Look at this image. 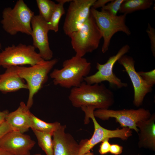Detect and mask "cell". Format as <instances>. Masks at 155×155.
I'll return each mask as SVG.
<instances>
[{"instance_id":"20","label":"cell","mask_w":155,"mask_h":155,"mask_svg":"<svg viewBox=\"0 0 155 155\" xmlns=\"http://www.w3.org/2000/svg\"><path fill=\"white\" fill-rule=\"evenodd\" d=\"M58 2L49 21L47 22L49 30L55 32L59 30V24L62 16L65 13L64 4L71 0H57Z\"/></svg>"},{"instance_id":"31","label":"cell","mask_w":155,"mask_h":155,"mask_svg":"<svg viewBox=\"0 0 155 155\" xmlns=\"http://www.w3.org/2000/svg\"><path fill=\"white\" fill-rule=\"evenodd\" d=\"M9 113V112L7 110L2 111L0 110V125L5 121L6 117Z\"/></svg>"},{"instance_id":"14","label":"cell","mask_w":155,"mask_h":155,"mask_svg":"<svg viewBox=\"0 0 155 155\" xmlns=\"http://www.w3.org/2000/svg\"><path fill=\"white\" fill-rule=\"evenodd\" d=\"M35 144L29 135L13 131L0 140V148L13 155H30Z\"/></svg>"},{"instance_id":"17","label":"cell","mask_w":155,"mask_h":155,"mask_svg":"<svg viewBox=\"0 0 155 155\" xmlns=\"http://www.w3.org/2000/svg\"><path fill=\"white\" fill-rule=\"evenodd\" d=\"M137 125L139 131L138 145L140 148L155 151V114L148 119L138 122Z\"/></svg>"},{"instance_id":"5","label":"cell","mask_w":155,"mask_h":155,"mask_svg":"<svg viewBox=\"0 0 155 155\" xmlns=\"http://www.w3.org/2000/svg\"><path fill=\"white\" fill-rule=\"evenodd\" d=\"M81 108L85 113V124H88L90 121L89 119H91L93 123L94 130L90 138L82 140L80 143L78 155H83L90 151L95 145L106 139L119 138L126 140L132 135L131 129L127 127L110 130L103 127L98 123L94 116L93 112L95 110L94 108L83 107Z\"/></svg>"},{"instance_id":"10","label":"cell","mask_w":155,"mask_h":155,"mask_svg":"<svg viewBox=\"0 0 155 155\" xmlns=\"http://www.w3.org/2000/svg\"><path fill=\"white\" fill-rule=\"evenodd\" d=\"M130 49L128 44L121 47L115 55L110 57L106 63L101 64L97 63L96 68L98 71L95 73L86 77L84 81L88 84H100L106 81L112 86L118 88L127 86V83L122 82L113 72V68L116 62L121 57L128 53Z\"/></svg>"},{"instance_id":"22","label":"cell","mask_w":155,"mask_h":155,"mask_svg":"<svg viewBox=\"0 0 155 155\" xmlns=\"http://www.w3.org/2000/svg\"><path fill=\"white\" fill-rule=\"evenodd\" d=\"M39 147L46 155H53V147L51 133L32 130Z\"/></svg>"},{"instance_id":"7","label":"cell","mask_w":155,"mask_h":155,"mask_svg":"<svg viewBox=\"0 0 155 155\" xmlns=\"http://www.w3.org/2000/svg\"><path fill=\"white\" fill-rule=\"evenodd\" d=\"M90 11L102 34L103 39L102 53L108 51L111 39L116 33L122 32L128 36L131 34L129 29L125 24L127 14L114 16L106 11H99L92 7Z\"/></svg>"},{"instance_id":"33","label":"cell","mask_w":155,"mask_h":155,"mask_svg":"<svg viewBox=\"0 0 155 155\" xmlns=\"http://www.w3.org/2000/svg\"><path fill=\"white\" fill-rule=\"evenodd\" d=\"M83 155H94V154L93 152L89 151L85 153Z\"/></svg>"},{"instance_id":"36","label":"cell","mask_w":155,"mask_h":155,"mask_svg":"<svg viewBox=\"0 0 155 155\" xmlns=\"http://www.w3.org/2000/svg\"><path fill=\"white\" fill-rule=\"evenodd\" d=\"M142 155L138 154V155Z\"/></svg>"},{"instance_id":"6","label":"cell","mask_w":155,"mask_h":155,"mask_svg":"<svg viewBox=\"0 0 155 155\" xmlns=\"http://www.w3.org/2000/svg\"><path fill=\"white\" fill-rule=\"evenodd\" d=\"M68 36L75 55L81 57L96 49L102 38L101 32L91 13L82 26Z\"/></svg>"},{"instance_id":"24","label":"cell","mask_w":155,"mask_h":155,"mask_svg":"<svg viewBox=\"0 0 155 155\" xmlns=\"http://www.w3.org/2000/svg\"><path fill=\"white\" fill-rule=\"evenodd\" d=\"M125 0H112L101 8V10L106 11L113 16H117L121 4Z\"/></svg>"},{"instance_id":"35","label":"cell","mask_w":155,"mask_h":155,"mask_svg":"<svg viewBox=\"0 0 155 155\" xmlns=\"http://www.w3.org/2000/svg\"><path fill=\"white\" fill-rule=\"evenodd\" d=\"M2 47V44L1 42H0V49H1Z\"/></svg>"},{"instance_id":"9","label":"cell","mask_w":155,"mask_h":155,"mask_svg":"<svg viewBox=\"0 0 155 155\" xmlns=\"http://www.w3.org/2000/svg\"><path fill=\"white\" fill-rule=\"evenodd\" d=\"M93 114L95 118L102 120L114 118L122 128L127 127L133 129L137 133L139 130L137 127V123L138 122L148 119L152 115L150 110L143 108L137 109L119 110L98 109L94 111Z\"/></svg>"},{"instance_id":"8","label":"cell","mask_w":155,"mask_h":155,"mask_svg":"<svg viewBox=\"0 0 155 155\" xmlns=\"http://www.w3.org/2000/svg\"><path fill=\"white\" fill-rule=\"evenodd\" d=\"M44 61L32 45L12 44L5 47L0 53V67L5 69L26 65L33 66Z\"/></svg>"},{"instance_id":"1","label":"cell","mask_w":155,"mask_h":155,"mask_svg":"<svg viewBox=\"0 0 155 155\" xmlns=\"http://www.w3.org/2000/svg\"><path fill=\"white\" fill-rule=\"evenodd\" d=\"M68 98L72 105L77 108L107 109L115 102L113 92L103 84H90L84 81L79 86L71 88Z\"/></svg>"},{"instance_id":"21","label":"cell","mask_w":155,"mask_h":155,"mask_svg":"<svg viewBox=\"0 0 155 155\" xmlns=\"http://www.w3.org/2000/svg\"><path fill=\"white\" fill-rule=\"evenodd\" d=\"M59 122L48 123L38 118L33 114L31 115L30 128L32 130L49 133H53L61 125Z\"/></svg>"},{"instance_id":"26","label":"cell","mask_w":155,"mask_h":155,"mask_svg":"<svg viewBox=\"0 0 155 155\" xmlns=\"http://www.w3.org/2000/svg\"><path fill=\"white\" fill-rule=\"evenodd\" d=\"M148 36L150 40L151 49L153 56L155 57V29L152 27L149 23L148 24V28L146 30Z\"/></svg>"},{"instance_id":"2","label":"cell","mask_w":155,"mask_h":155,"mask_svg":"<svg viewBox=\"0 0 155 155\" xmlns=\"http://www.w3.org/2000/svg\"><path fill=\"white\" fill-rule=\"evenodd\" d=\"M91 69V63L83 57L75 55L65 60L61 69H54L50 73L55 85L69 89L77 87L84 81Z\"/></svg>"},{"instance_id":"32","label":"cell","mask_w":155,"mask_h":155,"mask_svg":"<svg viewBox=\"0 0 155 155\" xmlns=\"http://www.w3.org/2000/svg\"><path fill=\"white\" fill-rule=\"evenodd\" d=\"M0 155H13L0 148Z\"/></svg>"},{"instance_id":"16","label":"cell","mask_w":155,"mask_h":155,"mask_svg":"<svg viewBox=\"0 0 155 155\" xmlns=\"http://www.w3.org/2000/svg\"><path fill=\"white\" fill-rule=\"evenodd\" d=\"M31 114L26 104L21 102L17 109L9 112L5 121L12 131L24 133L30 128Z\"/></svg>"},{"instance_id":"23","label":"cell","mask_w":155,"mask_h":155,"mask_svg":"<svg viewBox=\"0 0 155 155\" xmlns=\"http://www.w3.org/2000/svg\"><path fill=\"white\" fill-rule=\"evenodd\" d=\"M39 14L47 22L50 20L57 3L50 0H36Z\"/></svg>"},{"instance_id":"27","label":"cell","mask_w":155,"mask_h":155,"mask_svg":"<svg viewBox=\"0 0 155 155\" xmlns=\"http://www.w3.org/2000/svg\"><path fill=\"white\" fill-rule=\"evenodd\" d=\"M109 140V139H106L101 142L98 150L100 154L104 155L109 152L111 144Z\"/></svg>"},{"instance_id":"19","label":"cell","mask_w":155,"mask_h":155,"mask_svg":"<svg viewBox=\"0 0 155 155\" xmlns=\"http://www.w3.org/2000/svg\"><path fill=\"white\" fill-rule=\"evenodd\" d=\"M152 0H125L119 12L127 14L135 11L150 8L153 3Z\"/></svg>"},{"instance_id":"25","label":"cell","mask_w":155,"mask_h":155,"mask_svg":"<svg viewBox=\"0 0 155 155\" xmlns=\"http://www.w3.org/2000/svg\"><path fill=\"white\" fill-rule=\"evenodd\" d=\"M143 80L149 86L152 87L155 84V70L149 71L137 72Z\"/></svg>"},{"instance_id":"13","label":"cell","mask_w":155,"mask_h":155,"mask_svg":"<svg viewBox=\"0 0 155 155\" xmlns=\"http://www.w3.org/2000/svg\"><path fill=\"white\" fill-rule=\"evenodd\" d=\"M33 46L38 49L39 53L45 61L52 59L53 53L49 41L47 22L38 15H34L31 21Z\"/></svg>"},{"instance_id":"15","label":"cell","mask_w":155,"mask_h":155,"mask_svg":"<svg viewBox=\"0 0 155 155\" xmlns=\"http://www.w3.org/2000/svg\"><path fill=\"white\" fill-rule=\"evenodd\" d=\"M66 126L61 125L53 133V155H78L80 145L70 134L66 133Z\"/></svg>"},{"instance_id":"12","label":"cell","mask_w":155,"mask_h":155,"mask_svg":"<svg viewBox=\"0 0 155 155\" xmlns=\"http://www.w3.org/2000/svg\"><path fill=\"white\" fill-rule=\"evenodd\" d=\"M117 61L123 67L130 78L134 91L133 103L139 107L142 105L146 94L152 91V87L148 85L136 71L135 61L132 57L125 55Z\"/></svg>"},{"instance_id":"3","label":"cell","mask_w":155,"mask_h":155,"mask_svg":"<svg viewBox=\"0 0 155 155\" xmlns=\"http://www.w3.org/2000/svg\"><path fill=\"white\" fill-rule=\"evenodd\" d=\"M58 62L57 59H54L29 67L11 66L18 75L26 82L29 94L26 104L29 108L33 104L34 95L47 82L49 72Z\"/></svg>"},{"instance_id":"4","label":"cell","mask_w":155,"mask_h":155,"mask_svg":"<svg viewBox=\"0 0 155 155\" xmlns=\"http://www.w3.org/2000/svg\"><path fill=\"white\" fill-rule=\"evenodd\" d=\"M34 14L23 0H19L13 8L3 9L0 22L4 30L10 35L20 32L31 36V21Z\"/></svg>"},{"instance_id":"30","label":"cell","mask_w":155,"mask_h":155,"mask_svg":"<svg viewBox=\"0 0 155 155\" xmlns=\"http://www.w3.org/2000/svg\"><path fill=\"white\" fill-rule=\"evenodd\" d=\"M112 0H96L93 4L92 7L96 9L98 8L101 7L102 8L108 3L111 2Z\"/></svg>"},{"instance_id":"34","label":"cell","mask_w":155,"mask_h":155,"mask_svg":"<svg viewBox=\"0 0 155 155\" xmlns=\"http://www.w3.org/2000/svg\"><path fill=\"white\" fill-rule=\"evenodd\" d=\"M33 155H41V154L40 153H37V154H35Z\"/></svg>"},{"instance_id":"18","label":"cell","mask_w":155,"mask_h":155,"mask_svg":"<svg viewBox=\"0 0 155 155\" xmlns=\"http://www.w3.org/2000/svg\"><path fill=\"white\" fill-rule=\"evenodd\" d=\"M6 69L4 73L0 74V91L3 93H6L21 89H28L24 80L18 75L11 67Z\"/></svg>"},{"instance_id":"28","label":"cell","mask_w":155,"mask_h":155,"mask_svg":"<svg viewBox=\"0 0 155 155\" xmlns=\"http://www.w3.org/2000/svg\"><path fill=\"white\" fill-rule=\"evenodd\" d=\"M123 147L119 144H113L111 145L109 153L115 155H119L122 152Z\"/></svg>"},{"instance_id":"11","label":"cell","mask_w":155,"mask_h":155,"mask_svg":"<svg viewBox=\"0 0 155 155\" xmlns=\"http://www.w3.org/2000/svg\"><path fill=\"white\" fill-rule=\"evenodd\" d=\"M96 0H71L65 19L63 29L69 36L80 29L88 18Z\"/></svg>"},{"instance_id":"29","label":"cell","mask_w":155,"mask_h":155,"mask_svg":"<svg viewBox=\"0 0 155 155\" xmlns=\"http://www.w3.org/2000/svg\"><path fill=\"white\" fill-rule=\"evenodd\" d=\"M11 131V127L5 121L0 125V140L5 134Z\"/></svg>"}]
</instances>
